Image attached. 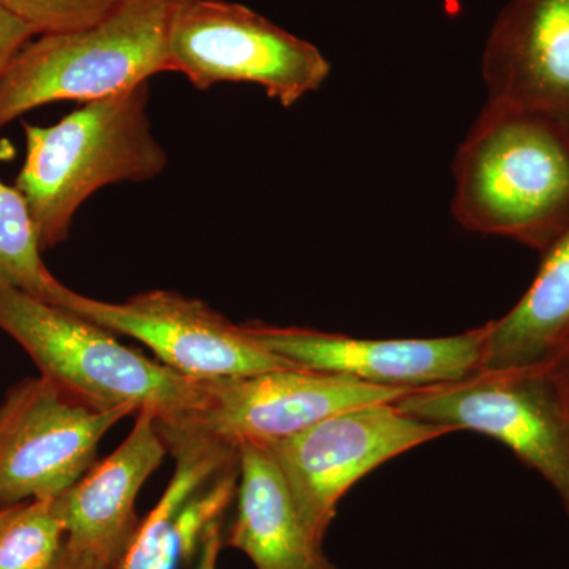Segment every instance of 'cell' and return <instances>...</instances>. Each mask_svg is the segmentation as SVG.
I'll return each instance as SVG.
<instances>
[{"instance_id": "cell-22", "label": "cell", "mask_w": 569, "mask_h": 569, "mask_svg": "<svg viewBox=\"0 0 569 569\" xmlns=\"http://www.w3.org/2000/svg\"><path fill=\"white\" fill-rule=\"evenodd\" d=\"M52 569H110L104 567L100 561L91 559V557L84 556V553L74 552L69 548H66L62 559Z\"/></svg>"}, {"instance_id": "cell-4", "label": "cell", "mask_w": 569, "mask_h": 569, "mask_svg": "<svg viewBox=\"0 0 569 569\" xmlns=\"http://www.w3.org/2000/svg\"><path fill=\"white\" fill-rule=\"evenodd\" d=\"M176 0H132L80 31L37 36L0 77V129L56 102H93L168 71Z\"/></svg>"}, {"instance_id": "cell-8", "label": "cell", "mask_w": 569, "mask_h": 569, "mask_svg": "<svg viewBox=\"0 0 569 569\" xmlns=\"http://www.w3.org/2000/svg\"><path fill=\"white\" fill-rule=\"evenodd\" d=\"M449 432L403 413L395 402H380L340 411L263 447L282 471L307 529L325 542L348 490L388 460Z\"/></svg>"}, {"instance_id": "cell-16", "label": "cell", "mask_w": 569, "mask_h": 569, "mask_svg": "<svg viewBox=\"0 0 569 569\" xmlns=\"http://www.w3.org/2000/svg\"><path fill=\"white\" fill-rule=\"evenodd\" d=\"M482 370L549 365L569 340V227L541 252L537 276L515 307L489 321Z\"/></svg>"}, {"instance_id": "cell-23", "label": "cell", "mask_w": 569, "mask_h": 569, "mask_svg": "<svg viewBox=\"0 0 569 569\" xmlns=\"http://www.w3.org/2000/svg\"><path fill=\"white\" fill-rule=\"evenodd\" d=\"M217 561H219V556H213L212 559L208 561L204 569H217Z\"/></svg>"}, {"instance_id": "cell-1", "label": "cell", "mask_w": 569, "mask_h": 569, "mask_svg": "<svg viewBox=\"0 0 569 569\" xmlns=\"http://www.w3.org/2000/svg\"><path fill=\"white\" fill-rule=\"evenodd\" d=\"M452 178L460 227L545 252L569 227V122L486 102Z\"/></svg>"}, {"instance_id": "cell-11", "label": "cell", "mask_w": 569, "mask_h": 569, "mask_svg": "<svg viewBox=\"0 0 569 569\" xmlns=\"http://www.w3.org/2000/svg\"><path fill=\"white\" fill-rule=\"evenodd\" d=\"M277 358L298 369L353 378L378 388L413 391L478 372L488 325L426 339H361L295 326L246 325Z\"/></svg>"}, {"instance_id": "cell-9", "label": "cell", "mask_w": 569, "mask_h": 569, "mask_svg": "<svg viewBox=\"0 0 569 569\" xmlns=\"http://www.w3.org/2000/svg\"><path fill=\"white\" fill-rule=\"evenodd\" d=\"M130 415H137L132 408L86 406L41 376L14 383L0 403V508L61 496Z\"/></svg>"}, {"instance_id": "cell-3", "label": "cell", "mask_w": 569, "mask_h": 569, "mask_svg": "<svg viewBox=\"0 0 569 569\" xmlns=\"http://www.w3.org/2000/svg\"><path fill=\"white\" fill-rule=\"evenodd\" d=\"M0 331L29 355L41 377L97 410H152L164 421L203 407V381L123 346L107 329L70 310L3 283Z\"/></svg>"}, {"instance_id": "cell-15", "label": "cell", "mask_w": 569, "mask_h": 569, "mask_svg": "<svg viewBox=\"0 0 569 569\" xmlns=\"http://www.w3.org/2000/svg\"><path fill=\"white\" fill-rule=\"evenodd\" d=\"M239 482L223 548L246 553L257 569H340L313 537L263 445H239Z\"/></svg>"}, {"instance_id": "cell-5", "label": "cell", "mask_w": 569, "mask_h": 569, "mask_svg": "<svg viewBox=\"0 0 569 569\" xmlns=\"http://www.w3.org/2000/svg\"><path fill=\"white\" fill-rule=\"evenodd\" d=\"M167 56L168 71L200 91L249 82L283 108L318 91L331 74V62L316 44L230 0H176Z\"/></svg>"}, {"instance_id": "cell-6", "label": "cell", "mask_w": 569, "mask_h": 569, "mask_svg": "<svg viewBox=\"0 0 569 569\" xmlns=\"http://www.w3.org/2000/svg\"><path fill=\"white\" fill-rule=\"evenodd\" d=\"M397 408L421 421L481 433L507 447L559 493L569 516V419L550 362L482 370L408 391Z\"/></svg>"}, {"instance_id": "cell-2", "label": "cell", "mask_w": 569, "mask_h": 569, "mask_svg": "<svg viewBox=\"0 0 569 569\" xmlns=\"http://www.w3.org/2000/svg\"><path fill=\"white\" fill-rule=\"evenodd\" d=\"M148 104L144 82L84 103L54 126L24 123L26 159L14 187L29 206L43 252L69 238L78 209L97 190L149 181L167 168Z\"/></svg>"}, {"instance_id": "cell-13", "label": "cell", "mask_w": 569, "mask_h": 569, "mask_svg": "<svg viewBox=\"0 0 569 569\" xmlns=\"http://www.w3.org/2000/svg\"><path fill=\"white\" fill-rule=\"evenodd\" d=\"M488 103L569 122V0H509L481 56Z\"/></svg>"}, {"instance_id": "cell-12", "label": "cell", "mask_w": 569, "mask_h": 569, "mask_svg": "<svg viewBox=\"0 0 569 569\" xmlns=\"http://www.w3.org/2000/svg\"><path fill=\"white\" fill-rule=\"evenodd\" d=\"M203 383V407L186 418L236 447L272 443L340 411L396 402L408 392L307 369L271 370Z\"/></svg>"}, {"instance_id": "cell-20", "label": "cell", "mask_w": 569, "mask_h": 569, "mask_svg": "<svg viewBox=\"0 0 569 569\" xmlns=\"http://www.w3.org/2000/svg\"><path fill=\"white\" fill-rule=\"evenodd\" d=\"M36 37V32L28 24L0 7V77L14 56Z\"/></svg>"}, {"instance_id": "cell-10", "label": "cell", "mask_w": 569, "mask_h": 569, "mask_svg": "<svg viewBox=\"0 0 569 569\" xmlns=\"http://www.w3.org/2000/svg\"><path fill=\"white\" fill-rule=\"evenodd\" d=\"M114 336L138 340L157 361L197 381L298 369L266 350L246 325H234L197 298L151 290L107 302L63 288L58 305Z\"/></svg>"}, {"instance_id": "cell-18", "label": "cell", "mask_w": 569, "mask_h": 569, "mask_svg": "<svg viewBox=\"0 0 569 569\" xmlns=\"http://www.w3.org/2000/svg\"><path fill=\"white\" fill-rule=\"evenodd\" d=\"M66 548L54 498L24 501L0 516V569H52Z\"/></svg>"}, {"instance_id": "cell-17", "label": "cell", "mask_w": 569, "mask_h": 569, "mask_svg": "<svg viewBox=\"0 0 569 569\" xmlns=\"http://www.w3.org/2000/svg\"><path fill=\"white\" fill-rule=\"evenodd\" d=\"M41 252L28 203L17 187L0 181V283L56 306L66 284L51 274Z\"/></svg>"}, {"instance_id": "cell-24", "label": "cell", "mask_w": 569, "mask_h": 569, "mask_svg": "<svg viewBox=\"0 0 569 569\" xmlns=\"http://www.w3.org/2000/svg\"><path fill=\"white\" fill-rule=\"evenodd\" d=\"M7 508H0V516L3 515V511H6Z\"/></svg>"}, {"instance_id": "cell-19", "label": "cell", "mask_w": 569, "mask_h": 569, "mask_svg": "<svg viewBox=\"0 0 569 569\" xmlns=\"http://www.w3.org/2000/svg\"><path fill=\"white\" fill-rule=\"evenodd\" d=\"M132 0H0V7L36 36L80 31L99 24Z\"/></svg>"}, {"instance_id": "cell-14", "label": "cell", "mask_w": 569, "mask_h": 569, "mask_svg": "<svg viewBox=\"0 0 569 569\" xmlns=\"http://www.w3.org/2000/svg\"><path fill=\"white\" fill-rule=\"evenodd\" d=\"M167 455L157 415L138 411L121 447L54 498L67 548L108 568L121 559L141 522L134 509L138 496Z\"/></svg>"}, {"instance_id": "cell-21", "label": "cell", "mask_w": 569, "mask_h": 569, "mask_svg": "<svg viewBox=\"0 0 569 569\" xmlns=\"http://www.w3.org/2000/svg\"><path fill=\"white\" fill-rule=\"evenodd\" d=\"M553 377H556L557 385H559L561 399H563L565 408L569 419V340L559 356L550 362Z\"/></svg>"}, {"instance_id": "cell-7", "label": "cell", "mask_w": 569, "mask_h": 569, "mask_svg": "<svg viewBox=\"0 0 569 569\" xmlns=\"http://www.w3.org/2000/svg\"><path fill=\"white\" fill-rule=\"evenodd\" d=\"M174 470L110 569H204L223 549L239 482V448L186 417L157 419Z\"/></svg>"}]
</instances>
